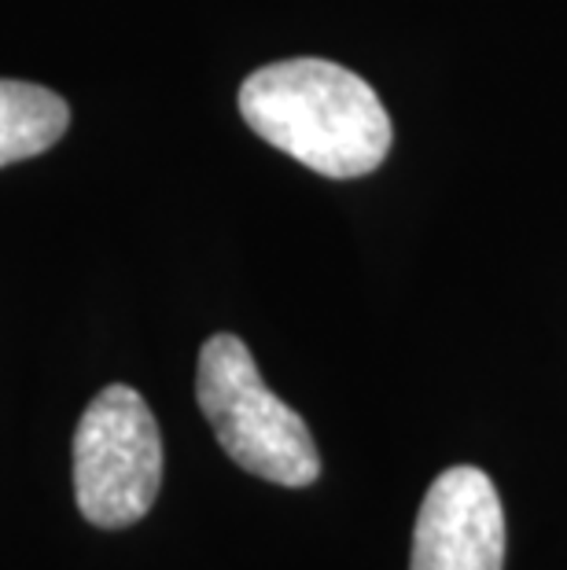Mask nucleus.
I'll list each match as a JSON object with an SVG mask.
<instances>
[{"instance_id": "nucleus-1", "label": "nucleus", "mask_w": 567, "mask_h": 570, "mask_svg": "<svg viewBox=\"0 0 567 570\" xmlns=\"http://www.w3.org/2000/svg\"><path fill=\"white\" fill-rule=\"evenodd\" d=\"M239 115L276 151L313 174H372L391 151V115L377 89L329 59H284L239 85Z\"/></svg>"}, {"instance_id": "nucleus-2", "label": "nucleus", "mask_w": 567, "mask_h": 570, "mask_svg": "<svg viewBox=\"0 0 567 570\" xmlns=\"http://www.w3.org/2000/svg\"><path fill=\"white\" fill-rule=\"evenodd\" d=\"M196 402L222 449L251 475L292 490L317 482L321 453L306 420L265 386L244 338L214 335L203 343Z\"/></svg>"}, {"instance_id": "nucleus-3", "label": "nucleus", "mask_w": 567, "mask_h": 570, "mask_svg": "<svg viewBox=\"0 0 567 570\" xmlns=\"http://www.w3.org/2000/svg\"><path fill=\"white\" fill-rule=\"evenodd\" d=\"M163 487V434L148 402L126 383L104 386L75 431V497L100 530H123L151 512Z\"/></svg>"}, {"instance_id": "nucleus-4", "label": "nucleus", "mask_w": 567, "mask_h": 570, "mask_svg": "<svg viewBox=\"0 0 567 570\" xmlns=\"http://www.w3.org/2000/svg\"><path fill=\"white\" fill-rule=\"evenodd\" d=\"M505 512L487 471L446 468L424 493L409 570H505Z\"/></svg>"}, {"instance_id": "nucleus-5", "label": "nucleus", "mask_w": 567, "mask_h": 570, "mask_svg": "<svg viewBox=\"0 0 567 570\" xmlns=\"http://www.w3.org/2000/svg\"><path fill=\"white\" fill-rule=\"evenodd\" d=\"M70 126V107L45 85L0 78V166L48 151Z\"/></svg>"}]
</instances>
